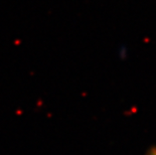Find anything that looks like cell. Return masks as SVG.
<instances>
[{
  "label": "cell",
  "mask_w": 156,
  "mask_h": 155,
  "mask_svg": "<svg viewBox=\"0 0 156 155\" xmlns=\"http://www.w3.org/2000/svg\"><path fill=\"white\" fill-rule=\"evenodd\" d=\"M147 155H156V147H152Z\"/></svg>",
  "instance_id": "1"
}]
</instances>
